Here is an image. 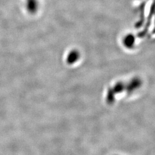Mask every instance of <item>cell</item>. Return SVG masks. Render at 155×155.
I'll return each instance as SVG.
<instances>
[{
	"label": "cell",
	"instance_id": "obj_2",
	"mask_svg": "<svg viewBox=\"0 0 155 155\" xmlns=\"http://www.w3.org/2000/svg\"><path fill=\"white\" fill-rule=\"evenodd\" d=\"M134 38L132 35H129L125 40V43L128 47H132L134 42Z\"/></svg>",
	"mask_w": 155,
	"mask_h": 155
},
{
	"label": "cell",
	"instance_id": "obj_1",
	"mask_svg": "<svg viewBox=\"0 0 155 155\" xmlns=\"http://www.w3.org/2000/svg\"><path fill=\"white\" fill-rule=\"evenodd\" d=\"M141 84H142L141 81L140 79H138V78L134 79L128 87L129 91L131 92V91H133L134 90L138 89L141 86Z\"/></svg>",
	"mask_w": 155,
	"mask_h": 155
}]
</instances>
